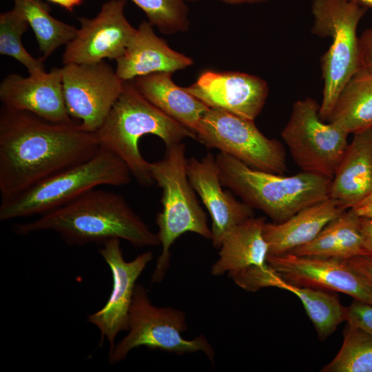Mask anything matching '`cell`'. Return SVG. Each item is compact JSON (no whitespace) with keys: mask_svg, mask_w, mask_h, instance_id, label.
Instances as JSON below:
<instances>
[{"mask_svg":"<svg viewBox=\"0 0 372 372\" xmlns=\"http://www.w3.org/2000/svg\"><path fill=\"white\" fill-rule=\"evenodd\" d=\"M361 7L368 8H372V0H349Z\"/></svg>","mask_w":372,"mask_h":372,"instance_id":"74e56055","label":"cell"},{"mask_svg":"<svg viewBox=\"0 0 372 372\" xmlns=\"http://www.w3.org/2000/svg\"><path fill=\"white\" fill-rule=\"evenodd\" d=\"M220 182L244 203L281 223L329 197L331 180L302 172L292 176L250 167L223 152L216 156Z\"/></svg>","mask_w":372,"mask_h":372,"instance_id":"277c9868","label":"cell"},{"mask_svg":"<svg viewBox=\"0 0 372 372\" xmlns=\"http://www.w3.org/2000/svg\"><path fill=\"white\" fill-rule=\"evenodd\" d=\"M132 176L121 158L101 147L88 160L36 184L14 197L1 200L0 220L43 215L98 187L127 185Z\"/></svg>","mask_w":372,"mask_h":372,"instance_id":"8992f818","label":"cell"},{"mask_svg":"<svg viewBox=\"0 0 372 372\" xmlns=\"http://www.w3.org/2000/svg\"><path fill=\"white\" fill-rule=\"evenodd\" d=\"M351 209L359 217L372 219V192Z\"/></svg>","mask_w":372,"mask_h":372,"instance_id":"e575fe53","label":"cell"},{"mask_svg":"<svg viewBox=\"0 0 372 372\" xmlns=\"http://www.w3.org/2000/svg\"><path fill=\"white\" fill-rule=\"evenodd\" d=\"M322 372H372V336L348 324L342 345Z\"/></svg>","mask_w":372,"mask_h":372,"instance_id":"4316f807","label":"cell"},{"mask_svg":"<svg viewBox=\"0 0 372 372\" xmlns=\"http://www.w3.org/2000/svg\"><path fill=\"white\" fill-rule=\"evenodd\" d=\"M285 290L300 299L321 340H325L345 321L346 307L335 295L322 289L298 287L289 282Z\"/></svg>","mask_w":372,"mask_h":372,"instance_id":"484cf974","label":"cell"},{"mask_svg":"<svg viewBox=\"0 0 372 372\" xmlns=\"http://www.w3.org/2000/svg\"><path fill=\"white\" fill-rule=\"evenodd\" d=\"M311 97L296 101L281 135L302 172L332 180L348 145L349 134L319 115Z\"/></svg>","mask_w":372,"mask_h":372,"instance_id":"9c48e42d","label":"cell"},{"mask_svg":"<svg viewBox=\"0 0 372 372\" xmlns=\"http://www.w3.org/2000/svg\"><path fill=\"white\" fill-rule=\"evenodd\" d=\"M185 89L209 108L225 110L253 121L260 113L269 93L267 82L257 76L212 70L201 73Z\"/></svg>","mask_w":372,"mask_h":372,"instance_id":"9a60e30c","label":"cell"},{"mask_svg":"<svg viewBox=\"0 0 372 372\" xmlns=\"http://www.w3.org/2000/svg\"><path fill=\"white\" fill-rule=\"evenodd\" d=\"M358 49L359 69L372 74V27L359 37Z\"/></svg>","mask_w":372,"mask_h":372,"instance_id":"1f68e13d","label":"cell"},{"mask_svg":"<svg viewBox=\"0 0 372 372\" xmlns=\"http://www.w3.org/2000/svg\"><path fill=\"white\" fill-rule=\"evenodd\" d=\"M128 323V333L109 351L108 362L112 365L123 361L132 349L141 346L178 355L201 351L214 362V351L205 336L192 340L183 338L182 333L187 329L185 313L154 306L141 284L135 287Z\"/></svg>","mask_w":372,"mask_h":372,"instance_id":"ba28073f","label":"cell"},{"mask_svg":"<svg viewBox=\"0 0 372 372\" xmlns=\"http://www.w3.org/2000/svg\"><path fill=\"white\" fill-rule=\"evenodd\" d=\"M126 0H109L91 19L78 18L81 28L63 54L64 65L90 64L118 59L136 32L127 21Z\"/></svg>","mask_w":372,"mask_h":372,"instance_id":"7c38bea8","label":"cell"},{"mask_svg":"<svg viewBox=\"0 0 372 372\" xmlns=\"http://www.w3.org/2000/svg\"><path fill=\"white\" fill-rule=\"evenodd\" d=\"M187 172L192 187L211 216L213 245L220 248L229 229L254 216L252 207L223 189L216 158L211 154L200 160L194 157L188 159Z\"/></svg>","mask_w":372,"mask_h":372,"instance_id":"e0dca14e","label":"cell"},{"mask_svg":"<svg viewBox=\"0 0 372 372\" xmlns=\"http://www.w3.org/2000/svg\"><path fill=\"white\" fill-rule=\"evenodd\" d=\"M345 210L338 201L328 198L301 209L283 222H265L263 236L268 256L289 253L309 242Z\"/></svg>","mask_w":372,"mask_h":372,"instance_id":"d6986e66","label":"cell"},{"mask_svg":"<svg viewBox=\"0 0 372 372\" xmlns=\"http://www.w3.org/2000/svg\"><path fill=\"white\" fill-rule=\"evenodd\" d=\"M265 218L250 217L229 229L220 246L219 259L212 265L213 276L252 267L267 265L268 246L263 236Z\"/></svg>","mask_w":372,"mask_h":372,"instance_id":"44dd1931","label":"cell"},{"mask_svg":"<svg viewBox=\"0 0 372 372\" xmlns=\"http://www.w3.org/2000/svg\"><path fill=\"white\" fill-rule=\"evenodd\" d=\"M145 14L148 21L167 34L189 30V10L183 0H131Z\"/></svg>","mask_w":372,"mask_h":372,"instance_id":"f1b7e54d","label":"cell"},{"mask_svg":"<svg viewBox=\"0 0 372 372\" xmlns=\"http://www.w3.org/2000/svg\"><path fill=\"white\" fill-rule=\"evenodd\" d=\"M100 147L116 154L129 168L139 184L154 183L149 164L138 149L141 138L147 134L159 137L166 147L184 139H196V134L172 118L149 101L132 81L124 82L117 100L104 122L95 132Z\"/></svg>","mask_w":372,"mask_h":372,"instance_id":"3957f363","label":"cell"},{"mask_svg":"<svg viewBox=\"0 0 372 372\" xmlns=\"http://www.w3.org/2000/svg\"><path fill=\"white\" fill-rule=\"evenodd\" d=\"M289 253L298 256L349 260L366 256L360 217L350 208L327 224L309 242Z\"/></svg>","mask_w":372,"mask_h":372,"instance_id":"603a6c76","label":"cell"},{"mask_svg":"<svg viewBox=\"0 0 372 372\" xmlns=\"http://www.w3.org/2000/svg\"><path fill=\"white\" fill-rule=\"evenodd\" d=\"M196 135V140L207 147L217 149L251 168L278 174L287 172L282 145L266 137L253 120L209 108L202 117Z\"/></svg>","mask_w":372,"mask_h":372,"instance_id":"30bf717a","label":"cell"},{"mask_svg":"<svg viewBox=\"0 0 372 372\" xmlns=\"http://www.w3.org/2000/svg\"><path fill=\"white\" fill-rule=\"evenodd\" d=\"M184 1H198V0H183Z\"/></svg>","mask_w":372,"mask_h":372,"instance_id":"f35d334b","label":"cell"},{"mask_svg":"<svg viewBox=\"0 0 372 372\" xmlns=\"http://www.w3.org/2000/svg\"><path fill=\"white\" fill-rule=\"evenodd\" d=\"M372 192V128L353 134L335 171L329 197L345 209Z\"/></svg>","mask_w":372,"mask_h":372,"instance_id":"ffe728a7","label":"cell"},{"mask_svg":"<svg viewBox=\"0 0 372 372\" xmlns=\"http://www.w3.org/2000/svg\"><path fill=\"white\" fill-rule=\"evenodd\" d=\"M345 321L359 327L372 336V305L355 300L346 307Z\"/></svg>","mask_w":372,"mask_h":372,"instance_id":"4dcf8cb0","label":"cell"},{"mask_svg":"<svg viewBox=\"0 0 372 372\" xmlns=\"http://www.w3.org/2000/svg\"><path fill=\"white\" fill-rule=\"evenodd\" d=\"M360 227L366 256L372 257V219L360 217Z\"/></svg>","mask_w":372,"mask_h":372,"instance_id":"836d02e7","label":"cell"},{"mask_svg":"<svg viewBox=\"0 0 372 372\" xmlns=\"http://www.w3.org/2000/svg\"><path fill=\"white\" fill-rule=\"evenodd\" d=\"M57 4L68 11H72L74 8L82 4L83 0H48Z\"/></svg>","mask_w":372,"mask_h":372,"instance_id":"d590c367","label":"cell"},{"mask_svg":"<svg viewBox=\"0 0 372 372\" xmlns=\"http://www.w3.org/2000/svg\"><path fill=\"white\" fill-rule=\"evenodd\" d=\"M12 231L18 236L52 231L68 245H102L112 238L126 240L135 247L161 245L158 234L151 231L122 196L99 188L34 220L15 224Z\"/></svg>","mask_w":372,"mask_h":372,"instance_id":"7a4b0ae2","label":"cell"},{"mask_svg":"<svg viewBox=\"0 0 372 372\" xmlns=\"http://www.w3.org/2000/svg\"><path fill=\"white\" fill-rule=\"evenodd\" d=\"M116 61V72L123 81L154 72L173 73L194 64L192 58L174 50L158 37L148 21L140 23L125 52Z\"/></svg>","mask_w":372,"mask_h":372,"instance_id":"ac0fdd59","label":"cell"},{"mask_svg":"<svg viewBox=\"0 0 372 372\" xmlns=\"http://www.w3.org/2000/svg\"><path fill=\"white\" fill-rule=\"evenodd\" d=\"M267 262L290 284L342 292L372 305V289L347 260L298 256L289 252L268 256Z\"/></svg>","mask_w":372,"mask_h":372,"instance_id":"5bb4252c","label":"cell"},{"mask_svg":"<svg viewBox=\"0 0 372 372\" xmlns=\"http://www.w3.org/2000/svg\"><path fill=\"white\" fill-rule=\"evenodd\" d=\"M348 134L372 128V74L358 71L344 85L328 119Z\"/></svg>","mask_w":372,"mask_h":372,"instance_id":"cb8c5ba5","label":"cell"},{"mask_svg":"<svg viewBox=\"0 0 372 372\" xmlns=\"http://www.w3.org/2000/svg\"><path fill=\"white\" fill-rule=\"evenodd\" d=\"M228 276L237 285L249 291H256L265 287H277L285 290L287 285V282L268 264L264 267H249Z\"/></svg>","mask_w":372,"mask_h":372,"instance_id":"f546056e","label":"cell"},{"mask_svg":"<svg viewBox=\"0 0 372 372\" xmlns=\"http://www.w3.org/2000/svg\"><path fill=\"white\" fill-rule=\"evenodd\" d=\"M347 261L372 289V257L360 256L347 260Z\"/></svg>","mask_w":372,"mask_h":372,"instance_id":"d6a6232c","label":"cell"},{"mask_svg":"<svg viewBox=\"0 0 372 372\" xmlns=\"http://www.w3.org/2000/svg\"><path fill=\"white\" fill-rule=\"evenodd\" d=\"M62 71L63 96L70 116L87 130L96 132L121 93L125 81L104 61L64 65Z\"/></svg>","mask_w":372,"mask_h":372,"instance_id":"8fae6325","label":"cell"},{"mask_svg":"<svg viewBox=\"0 0 372 372\" xmlns=\"http://www.w3.org/2000/svg\"><path fill=\"white\" fill-rule=\"evenodd\" d=\"M366 10L349 0H312L311 32L332 39L321 59L324 87L319 115L324 121H328L341 90L359 69L356 30Z\"/></svg>","mask_w":372,"mask_h":372,"instance_id":"52a82bcc","label":"cell"},{"mask_svg":"<svg viewBox=\"0 0 372 372\" xmlns=\"http://www.w3.org/2000/svg\"><path fill=\"white\" fill-rule=\"evenodd\" d=\"M13 1L14 8L23 14L32 28L44 61L76 37L78 29L52 17L50 7L43 0Z\"/></svg>","mask_w":372,"mask_h":372,"instance_id":"d4e9b609","label":"cell"},{"mask_svg":"<svg viewBox=\"0 0 372 372\" xmlns=\"http://www.w3.org/2000/svg\"><path fill=\"white\" fill-rule=\"evenodd\" d=\"M101 246L98 251L110 269L112 289L105 305L89 315L87 320L100 331L101 346L106 339L111 349L118 334L129 329V313L136 282L152 260L153 254L147 251L127 262L123 256L120 239H110Z\"/></svg>","mask_w":372,"mask_h":372,"instance_id":"4fadbf2b","label":"cell"},{"mask_svg":"<svg viewBox=\"0 0 372 372\" xmlns=\"http://www.w3.org/2000/svg\"><path fill=\"white\" fill-rule=\"evenodd\" d=\"M171 72H154L132 80L138 92L165 114L196 134L202 117L209 109L176 85Z\"/></svg>","mask_w":372,"mask_h":372,"instance_id":"7402d4cb","label":"cell"},{"mask_svg":"<svg viewBox=\"0 0 372 372\" xmlns=\"http://www.w3.org/2000/svg\"><path fill=\"white\" fill-rule=\"evenodd\" d=\"M29 24L23 14L13 8L0 14V54L11 56L24 65L30 75L45 72L44 60L32 56L22 43V36Z\"/></svg>","mask_w":372,"mask_h":372,"instance_id":"83f0119b","label":"cell"},{"mask_svg":"<svg viewBox=\"0 0 372 372\" xmlns=\"http://www.w3.org/2000/svg\"><path fill=\"white\" fill-rule=\"evenodd\" d=\"M95 132L79 121L54 123L3 106L0 110V195L5 200L92 157Z\"/></svg>","mask_w":372,"mask_h":372,"instance_id":"6da1fadb","label":"cell"},{"mask_svg":"<svg viewBox=\"0 0 372 372\" xmlns=\"http://www.w3.org/2000/svg\"><path fill=\"white\" fill-rule=\"evenodd\" d=\"M62 77V68H56L28 77L10 74L0 83L1 102L8 109L30 112L51 122H70L74 119L66 107Z\"/></svg>","mask_w":372,"mask_h":372,"instance_id":"2e32d148","label":"cell"},{"mask_svg":"<svg viewBox=\"0 0 372 372\" xmlns=\"http://www.w3.org/2000/svg\"><path fill=\"white\" fill-rule=\"evenodd\" d=\"M227 5L254 4L265 3L268 0H218Z\"/></svg>","mask_w":372,"mask_h":372,"instance_id":"8d00e7d4","label":"cell"},{"mask_svg":"<svg viewBox=\"0 0 372 372\" xmlns=\"http://www.w3.org/2000/svg\"><path fill=\"white\" fill-rule=\"evenodd\" d=\"M188 159L181 142L166 147L163 159L150 163L154 183L162 189V211L156 217L162 251L152 275V282H161L169 268L170 248L186 232H194L211 240L207 216L197 200L187 172Z\"/></svg>","mask_w":372,"mask_h":372,"instance_id":"5b68a950","label":"cell"}]
</instances>
